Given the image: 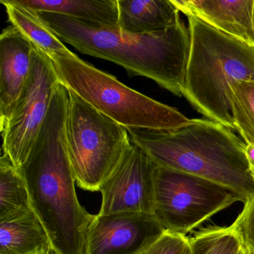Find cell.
Segmentation results:
<instances>
[{
  "label": "cell",
  "mask_w": 254,
  "mask_h": 254,
  "mask_svg": "<svg viewBox=\"0 0 254 254\" xmlns=\"http://www.w3.org/2000/svg\"><path fill=\"white\" fill-rule=\"evenodd\" d=\"M141 254H191L190 239L185 235L166 230Z\"/></svg>",
  "instance_id": "obj_20"
},
{
  "label": "cell",
  "mask_w": 254,
  "mask_h": 254,
  "mask_svg": "<svg viewBox=\"0 0 254 254\" xmlns=\"http://www.w3.org/2000/svg\"><path fill=\"white\" fill-rule=\"evenodd\" d=\"M230 106L235 130L246 145L254 144V78L232 84Z\"/></svg>",
  "instance_id": "obj_19"
},
{
  "label": "cell",
  "mask_w": 254,
  "mask_h": 254,
  "mask_svg": "<svg viewBox=\"0 0 254 254\" xmlns=\"http://www.w3.org/2000/svg\"><path fill=\"white\" fill-rule=\"evenodd\" d=\"M38 12L55 13L92 26L120 29L117 0H20Z\"/></svg>",
  "instance_id": "obj_15"
},
{
  "label": "cell",
  "mask_w": 254,
  "mask_h": 254,
  "mask_svg": "<svg viewBox=\"0 0 254 254\" xmlns=\"http://www.w3.org/2000/svg\"><path fill=\"white\" fill-rule=\"evenodd\" d=\"M246 248V247H245ZM244 254H254V250L251 249V248H245V253Z\"/></svg>",
  "instance_id": "obj_23"
},
{
  "label": "cell",
  "mask_w": 254,
  "mask_h": 254,
  "mask_svg": "<svg viewBox=\"0 0 254 254\" xmlns=\"http://www.w3.org/2000/svg\"><path fill=\"white\" fill-rule=\"evenodd\" d=\"M51 241L33 209L23 216L0 221V254H50Z\"/></svg>",
  "instance_id": "obj_14"
},
{
  "label": "cell",
  "mask_w": 254,
  "mask_h": 254,
  "mask_svg": "<svg viewBox=\"0 0 254 254\" xmlns=\"http://www.w3.org/2000/svg\"><path fill=\"white\" fill-rule=\"evenodd\" d=\"M247 159H248V163H249L250 169H251V173L254 177V144L251 145H246Z\"/></svg>",
  "instance_id": "obj_22"
},
{
  "label": "cell",
  "mask_w": 254,
  "mask_h": 254,
  "mask_svg": "<svg viewBox=\"0 0 254 254\" xmlns=\"http://www.w3.org/2000/svg\"><path fill=\"white\" fill-rule=\"evenodd\" d=\"M127 130L131 142L157 166L219 184L244 203L254 197V177L245 153L246 144L229 127L194 119L174 130Z\"/></svg>",
  "instance_id": "obj_3"
},
{
  "label": "cell",
  "mask_w": 254,
  "mask_h": 254,
  "mask_svg": "<svg viewBox=\"0 0 254 254\" xmlns=\"http://www.w3.org/2000/svg\"><path fill=\"white\" fill-rule=\"evenodd\" d=\"M68 90L61 83L25 163L17 168L55 254H87L93 215L78 201L66 137Z\"/></svg>",
  "instance_id": "obj_1"
},
{
  "label": "cell",
  "mask_w": 254,
  "mask_h": 254,
  "mask_svg": "<svg viewBox=\"0 0 254 254\" xmlns=\"http://www.w3.org/2000/svg\"><path fill=\"white\" fill-rule=\"evenodd\" d=\"M50 59L66 88L126 128L174 130L192 121L175 108L129 88L74 53Z\"/></svg>",
  "instance_id": "obj_5"
},
{
  "label": "cell",
  "mask_w": 254,
  "mask_h": 254,
  "mask_svg": "<svg viewBox=\"0 0 254 254\" xmlns=\"http://www.w3.org/2000/svg\"><path fill=\"white\" fill-rule=\"evenodd\" d=\"M244 253H245V252H244Z\"/></svg>",
  "instance_id": "obj_24"
},
{
  "label": "cell",
  "mask_w": 254,
  "mask_h": 254,
  "mask_svg": "<svg viewBox=\"0 0 254 254\" xmlns=\"http://www.w3.org/2000/svg\"><path fill=\"white\" fill-rule=\"evenodd\" d=\"M191 254H243L245 245L234 223L203 229L190 239Z\"/></svg>",
  "instance_id": "obj_18"
},
{
  "label": "cell",
  "mask_w": 254,
  "mask_h": 254,
  "mask_svg": "<svg viewBox=\"0 0 254 254\" xmlns=\"http://www.w3.org/2000/svg\"><path fill=\"white\" fill-rule=\"evenodd\" d=\"M191 15L224 33L254 46V0H171Z\"/></svg>",
  "instance_id": "obj_12"
},
{
  "label": "cell",
  "mask_w": 254,
  "mask_h": 254,
  "mask_svg": "<svg viewBox=\"0 0 254 254\" xmlns=\"http://www.w3.org/2000/svg\"><path fill=\"white\" fill-rule=\"evenodd\" d=\"M62 83L53 61L35 47L29 81L5 128L2 151L14 166L26 161L47 118L52 98Z\"/></svg>",
  "instance_id": "obj_8"
},
{
  "label": "cell",
  "mask_w": 254,
  "mask_h": 254,
  "mask_svg": "<svg viewBox=\"0 0 254 254\" xmlns=\"http://www.w3.org/2000/svg\"><path fill=\"white\" fill-rule=\"evenodd\" d=\"M157 166L132 142L121 163L102 184L99 214L139 212L154 215Z\"/></svg>",
  "instance_id": "obj_9"
},
{
  "label": "cell",
  "mask_w": 254,
  "mask_h": 254,
  "mask_svg": "<svg viewBox=\"0 0 254 254\" xmlns=\"http://www.w3.org/2000/svg\"><path fill=\"white\" fill-rule=\"evenodd\" d=\"M35 48L11 25L0 35V131L5 128L29 81Z\"/></svg>",
  "instance_id": "obj_11"
},
{
  "label": "cell",
  "mask_w": 254,
  "mask_h": 254,
  "mask_svg": "<svg viewBox=\"0 0 254 254\" xmlns=\"http://www.w3.org/2000/svg\"><path fill=\"white\" fill-rule=\"evenodd\" d=\"M118 25L123 32L135 35L165 32L181 20L171 0H117Z\"/></svg>",
  "instance_id": "obj_13"
},
{
  "label": "cell",
  "mask_w": 254,
  "mask_h": 254,
  "mask_svg": "<svg viewBox=\"0 0 254 254\" xmlns=\"http://www.w3.org/2000/svg\"><path fill=\"white\" fill-rule=\"evenodd\" d=\"M187 17L191 45L184 97L205 118L235 130L230 87L254 78V46Z\"/></svg>",
  "instance_id": "obj_4"
},
{
  "label": "cell",
  "mask_w": 254,
  "mask_h": 254,
  "mask_svg": "<svg viewBox=\"0 0 254 254\" xmlns=\"http://www.w3.org/2000/svg\"><path fill=\"white\" fill-rule=\"evenodd\" d=\"M6 9L8 21L49 58L72 54L39 12L20 0H0Z\"/></svg>",
  "instance_id": "obj_16"
},
{
  "label": "cell",
  "mask_w": 254,
  "mask_h": 254,
  "mask_svg": "<svg viewBox=\"0 0 254 254\" xmlns=\"http://www.w3.org/2000/svg\"><path fill=\"white\" fill-rule=\"evenodd\" d=\"M32 210L26 184L3 152L0 158V221L19 218Z\"/></svg>",
  "instance_id": "obj_17"
},
{
  "label": "cell",
  "mask_w": 254,
  "mask_h": 254,
  "mask_svg": "<svg viewBox=\"0 0 254 254\" xmlns=\"http://www.w3.org/2000/svg\"><path fill=\"white\" fill-rule=\"evenodd\" d=\"M165 230L153 214H98L89 227L87 254H141Z\"/></svg>",
  "instance_id": "obj_10"
},
{
  "label": "cell",
  "mask_w": 254,
  "mask_h": 254,
  "mask_svg": "<svg viewBox=\"0 0 254 254\" xmlns=\"http://www.w3.org/2000/svg\"><path fill=\"white\" fill-rule=\"evenodd\" d=\"M240 197L204 178L157 166L154 215L165 230L186 235Z\"/></svg>",
  "instance_id": "obj_7"
},
{
  "label": "cell",
  "mask_w": 254,
  "mask_h": 254,
  "mask_svg": "<svg viewBox=\"0 0 254 254\" xmlns=\"http://www.w3.org/2000/svg\"><path fill=\"white\" fill-rule=\"evenodd\" d=\"M245 247L254 250V197L245 203V207L234 222Z\"/></svg>",
  "instance_id": "obj_21"
},
{
  "label": "cell",
  "mask_w": 254,
  "mask_h": 254,
  "mask_svg": "<svg viewBox=\"0 0 254 254\" xmlns=\"http://www.w3.org/2000/svg\"><path fill=\"white\" fill-rule=\"evenodd\" d=\"M68 154L80 188L100 191L132 145L127 128L68 89Z\"/></svg>",
  "instance_id": "obj_6"
},
{
  "label": "cell",
  "mask_w": 254,
  "mask_h": 254,
  "mask_svg": "<svg viewBox=\"0 0 254 254\" xmlns=\"http://www.w3.org/2000/svg\"><path fill=\"white\" fill-rule=\"evenodd\" d=\"M39 14L62 41L79 53L117 64L130 77H145L175 96H184L191 37L181 19L165 32L135 35L62 14Z\"/></svg>",
  "instance_id": "obj_2"
}]
</instances>
